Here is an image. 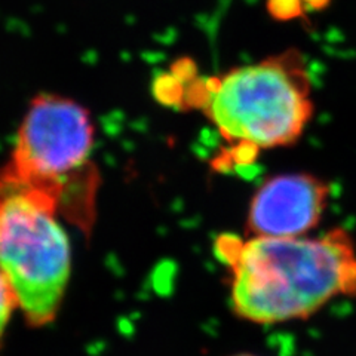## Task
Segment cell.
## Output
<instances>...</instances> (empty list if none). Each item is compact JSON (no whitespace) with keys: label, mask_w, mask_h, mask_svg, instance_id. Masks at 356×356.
Listing matches in <instances>:
<instances>
[{"label":"cell","mask_w":356,"mask_h":356,"mask_svg":"<svg viewBox=\"0 0 356 356\" xmlns=\"http://www.w3.org/2000/svg\"><path fill=\"white\" fill-rule=\"evenodd\" d=\"M233 356H255V355H251V353H239V355H233Z\"/></svg>","instance_id":"9c48e42d"},{"label":"cell","mask_w":356,"mask_h":356,"mask_svg":"<svg viewBox=\"0 0 356 356\" xmlns=\"http://www.w3.org/2000/svg\"><path fill=\"white\" fill-rule=\"evenodd\" d=\"M330 199V183L312 172L266 178L251 197L248 232L261 238L307 236L324 218Z\"/></svg>","instance_id":"5b68a950"},{"label":"cell","mask_w":356,"mask_h":356,"mask_svg":"<svg viewBox=\"0 0 356 356\" xmlns=\"http://www.w3.org/2000/svg\"><path fill=\"white\" fill-rule=\"evenodd\" d=\"M94 132L82 106L57 95L38 97L18 131L10 166L27 181L61 197L64 184L86 165Z\"/></svg>","instance_id":"277c9868"},{"label":"cell","mask_w":356,"mask_h":356,"mask_svg":"<svg viewBox=\"0 0 356 356\" xmlns=\"http://www.w3.org/2000/svg\"><path fill=\"white\" fill-rule=\"evenodd\" d=\"M217 251L230 267L232 309L254 324L305 321L356 297V243L343 227L319 236H225Z\"/></svg>","instance_id":"6da1fadb"},{"label":"cell","mask_w":356,"mask_h":356,"mask_svg":"<svg viewBox=\"0 0 356 356\" xmlns=\"http://www.w3.org/2000/svg\"><path fill=\"white\" fill-rule=\"evenodd\" d=\"M267 6L273 17L280 19H293L305 13L302 0H267Z\"/></svg>","instance_id":"52a82bcc"},{"label":"cell","mask_w":356,"mask_h":356,"mask_svg":"<svg viewBox=\"0 0 356 356\" xmlns=\"http://www.w3.org/2000/svg\"><path fill=\"white\" fill-rule=\"evenodd\" d=\"M205 111L222 137L248 153L293 146L315 113L305 55L291 48L216 77Z\"/></svg>","instance_id":"7a4b0ae2"},{"label":"cell","mask_w":356,"mask_h":356,"mask_svg":"<svg viewBox=\"0 0 356 356\" xmlns=\"http://www.w3.org/2000/svg\"><path fill=\"white\" fill-rule=\"evenodd\" d=\"M58 208V195L10 165L0 172V270L31 327L55 319L70 280V242L55 218Z\"/></svg>","instance_id":"3957f363"},{"label":"cell","mask_w":356,"mask_h":356,"mask_svg":"<svg viewBox=\"0 0 356 356\" xmlns=\"http://www.w3.org/2000/svg\"><path fill=\"white\" fill-rule=\"evenodd\" d=\"M305 9H310V10H321L324 9L325 6L330 5L331 0H302Z\"/></svg>","instance_id":"ba28073f"},{"label":"cell","mask_w":356,"mask_h":356,"mask_svg":"<svg viewBox=\"0 0 356 356\" xmlns=\"http://www.w3.org/2000/svg\"><path fill=\"white\" fill-rule=\"evenodd\" d=\"M15 309H18V302L14 289L3 272L0 270V346H2L6 327Z\"/></svg>","instance_id":"8992f818"}]
</instances>
